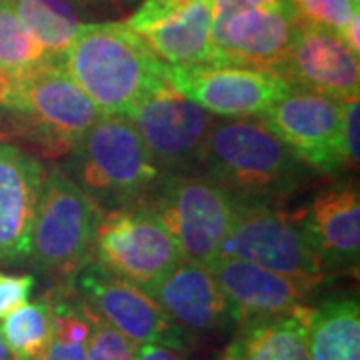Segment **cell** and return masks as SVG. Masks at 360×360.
Segmentation results:
<instances>
[{
  "instance_id": "obj_25",
  "label": "cell",
  "mask_w": 360,
  "mask_h": 360,
  "mask_svg": "<svg viewBox=\"0 0 360 360\" xmlns=\"http://www.w3.org/2000/svg\"><path fill=\"white\" fill-rule=\"evenodd\" d=\"M89 319L90 335L86 340V360H134L136 347L127 336L120 335L90 309Z\"/></svg>"
},
{
  "instance_id": "obj_23",
  "label": "cell",
  "mask_w": 360,
  "mask_h": 360,
  "mask_svg": "<svg viewBox=\"0 0 360 360\" xmlns=\"http://www.w3.org/2000/svg\"><path fill=\"white\" fill-rule=\"evenodd\" d=\"M2 338L13 360H40L52 340V304L49 295L26 302L2 319Z\"/></svg>"
},
{
  "instance_id": "obj_9",
  "label": "cell",
  "mask_w": 360,
  "mask_h": 360,
  "mask_svg": "<svg viewBox=\"0 0 360 360\" xmlns=\"http://www.w3.org/2000/svg\"><path fill=\"white\" fill-rule=\"evenodd\" d=\"M70 284L94 314L127 336L134 347L165 345L186 350L191 345V335L170 321L153 296L141 286L106 272L94 260L80 270Z\"/></svg>"
},
{
  "instance_id": "obj_12",
  "label": "cell",
  "mask_w": 360,
  "mask_h": 360,
  "mask_svg": "<svg viewBox=\"0 0 360 360\" xmlns=\"http://www.w3.org/2000/svg\"><path fill=\"white\" fill-rule=\"evenodd\" d=\"M129 118L162 174L193 172L200 167L208 132L217 120L172 86L144 101Z\"/></svg>"
},
{
  "instance_id": "obj_1",
  "label": "cell",
  "mask_w": 360,
  "mask_h": 360,
  "mask_svg": "<svg viewBox=\"0 0 360 360\" xmlns=\"http://www.w3.org/2000/svg\"><path fill=\"white\" fill-rule=\"evenodd\" d=\"M63 63L101 115L129 118L170 86L167 63L127 22L82 25Z\"/></svg>"
},
{
  "instance_id": "obj_17",
  "label": "cell",
  "mask_w": 360,
  "mask_h": 360,
  "mask_svg": "<svg viewBox=\"0 0 360 360\" xmlns=\"http://www.w3.org/2000/svg\"><path fill=\"white\" fill-rule=\"evenodd\" d=\"M208 270L226 298L234 322L295 310L314 292L307 284L234 258H214Z\"/></svg>"
},
{
  "instance_id": "obj_27",
  "label": "cell",
  "mask_w": 360,
  "mask_h": 360,
  "mask_svg": "<svg viewBox=\"0 0 360 360\" xmlns=\"http://www.w3.org/2000/svg\"><path fill=\"white\" fill-rule=\"evenodd\" d=\"M34 283L32 274H11L0 270V321L28 302Z\"/></svg>"
},
{
  "instance_id": "obj_29",
  "label": "cell",
  "mask_w": 360,
  "mask_h": 360,
  "mask_svg": "<svg viewBox=\"0 0 360 360\" xmlns=\"http://www.w3.org/2000/svg\"><path fill=\"white\" fill-rule=\"evenodd\" d=\"M191 2H193V0H144V4H142L141 8L127 20V25H129L134 32H139L144 26L153 25V22L165 18L168 14L176 13L179 8L191 4Z\"/></svg>"
},
{
  "instance_id": "obj_4",
  "label": "cell",
  "mask_w": 360,
  "mask_h": 360,
  "mask_svg": "<svg viewBox=\"0 0 360 360\" xmlns=\"http://www.w3.org/2000/svg\"><path fill=\"white\" fill-rule=\"evenodd\" d=\"M65 158L63 172L103 210L141 202L162 174L127 116H98Z\"/></svg>"
},
{
  "instance_id": "obj_33",
  "label": "cell",
  "mask_w": 360,
  "mask_h": 360,
  "mask_svg": "<svg viewBox=\"0 0 360 360\" xmlns=\"http://www.w3.org/2000/svg\"><path fill=\"white\" fill-rule=\"evenodd\" d=\"M246 6L262 8V11H276V13H295L292 0H243Z\"/></svg>"
},
{
  "instance_id": "obj_34",
  "label": "cell",
  "mask_w": 360,
  "mask_h": 360,
  "mask_svg": "<svg viewBox=\"0 0 360 360\" xmlns=\"http://www.w3.org/2000/svg\"><path fill=\"white\" fill-rule=\"evenodd\" d=\"M0 360H13L11 352H8V347H6V342L2 338V333H0Z\"/></svg>"
},
{
  "instance_id": "obj_24",
  "label": "cell",
  "mask_w": 360,
  "mask_h": 360,
  "mask_svg": "<svg viewBox=\"0 0 360 360\" xmlns=\"http://www.w3.org/2000/svg\"><path fill=\"white\" fill-rule=\"evenodd\" d=\"M49 56L14 13L11 0H0V78L20 77Z\"/></svg>"
},
{
  "instance_id": "obj_31",
  "label": "cell",
  "mask_w": 360,
  "mask_h": 360,
  "mask_svg": "<svg viewBox=\"0 0 360 360\" xmlns=\"http://www.w3.org/2000/svg\"><path fill=\"white\" fill-rule=\"evenodd\" d=\"M134 360H188L184 350L165 345H139L134 350Z\"/></svg>"
},
{
  "instance_id": "obj_18",
  "label": "cell",
  "mask_w": 360,
  "mask_h": 360,
  "mask_svg": "<svg viewBox=\"0 0 360 360\" xmlns=\"http://www.w3.org/2000/svg\"><path fill=\"white\" fill-rule=\"evenodd\" d=\"M312 248L326 274L352 270L360 255V196L356 184L326 188L302 212Z\"/></svg>"
},
{
  "instance_id": "obj_7",
  "label": "cell",
  "mask_w": 360,
  "mask_h": 360,
  "mask_svg": "<svg viewBox=\"0 0 360 360\" xmlns=\"http://www.w3.org/2000/svg\"><path fill=\"white\" fill-rule=\"evenodd\" d=\"M179 243L184 260L208 266L234 219L236 198L205 172L160 174L146 196Z\"/></svg>"
},
{
  "instance_id": "obj_21",
  "label": "cell",
  "mask_w": 360,
  "mask_h": 360,
  "mask_svg": "<svg viewBox=\"0 0 360 360\" xmlns=\"http://www.w3.org/2000/svg\"><path fill=\"white\" fill-rule=\"evenodd\" d=\"M310 360H360L359 298L340 295L326 298L309 314Z\"/></svg>"
},
{
  "instance_id": "obj_30",
  "label": "cell",
  "mask_w": 360,
  "mask_h": 360,
  "mask_svg": "<svg viewBox=\"0 0 360 360\" xmlns=\"http://www.w3.org/2000/svg\"><path fill=\"white\" fill-rule=\"evenodd\" d=\"M40 360H86V342H65L52 338Z\"/></svg>"
},
{
  "instance_id": "obj_35",
  "label": "cell",
  "mask_w": 360,
  "mask_h": 360,
  "mask_svg": "<svg viewBox=\"0 0 360 360\" xmlns=\"http://www.w3.org/2000/svg\"><path fill=\"white\" fill-rule=\"evenodd\" d=\"M352 2H354V4H356V6H359V0H352Z\"/></svg>"
},
{
  "instance_id": "obj_11",
  "label": "cell",
  "mask_w": 360,
  "mask_h": 360,
  "mask_svg": "<svg viewBox=\"0 0 360 360\" xmlns=\"http://www.w3.org/2000/svg\"><path fill=\"white\" fill-rule=\"evenodd\" d=\"M260 118L310 170L338 176L342 153V103L312 90L292 86Z\"/></svg>"
},
{
  "instance_id": "obj_3",
  "label": "cell",
  "mask_w": 360,
  "mask_h": 360,
  "mask_svg": "<svg viewBox=\"0 0 360 360\" xmlns=\"http://www.w3.org/2000/svg\"><path fill=\"white\" fill-rule=\"evenodd\" d=\"M0 110L18 139L51 160L65 158L101 116L63 58H46L20 77L0 78Z\"/></svg>"
},
{
  "instance_id": "obj_36",
  "label": "cell",
  "mask_w": 360,
  "mask_h": 360,
  "mask_svg": "<svg viewBox=\"0 0 360 360\" xmlns=\"http://www.w3.org/2000/svg\"><path fill=\"white\" fill-rule=\"evenodd\" d=\"M292 2H295V4H296V2H298V0H292Z\"/></svg>"
},
{
  "instance_id": "obj_15",
  "label": "cell",
  "mask_w": 360,
  "mask_h": 360,
  "mask_svg": "<svg viewBox=\"0 0 360 360\" xmlns=\"http://www.w3.org/2000/svg\"><path fill=\"white\" fill-rule=\"evenodd\" d=\"M298 18L295 13L248 8L212 25V44L222 63L264 68L283 75Z\"/></svg>"
},
{
  "instance_id": "obj_8",
  "label": "cell",
  "mask_w": 360,
  "mask_h": 360,
  "mask_svg": "<svg viewBox=\"0 0 360 360\" xmlns=\"http://www.w3.org/2000/svg\"><path fill=\"white\" fill-rule=\"evenodd\" d=\"M92 260L144 290L165 278L184 258L167 224L144 198L134 205L103 210Z\"/></svg>"
},
{
  "instance_id": "obj_10",
  "label": "cell",
  "mask_w": 360,
  "mask_h": 360,
  "mask_svg": "<svg viewBox=\"0 0 360 360\" xmlns=\"http://www.w3.org/2000/svg\"><path fill=\"white\" fill-rule=\"evenodd\" d=\"M167 80L210 115L229 118L260 116L292 89L281 72L231 63L167 65Z\"/></svg>"
},
{
  "instance_id": "obj_28",
  "label": "cell",
  "mask_w": 360,
  "mask_h": 360,
  "mask_svg": "<svg viewBox=\"0 0 360 360\" xmlns=\"http://www.w3.org/2000/svg\"><path fill=\"white\" fill-rule=\"evenodd\" d=\"M359 98H350L342 103V153H345L347 170H359Z\"/></svg>"
},
{
  "instance_id": "obj_13",
  "label": "cell",
  "mask_w": 360,
  "mask_h": 360,
  "mask_svg": "<svg viewBox=\"0 0 360 360\" xmlns=\"http://www.w3.org/2000/svg\"><path fill=\"white\" fill-rule=\"evenodd\" d=\"M283 75L292 86L330 96L338 103L359 98V54L350 51L336 32L322 26L298 20Z\"/></svg>"
},
{
  "instance_id": "obj_5",
  "label": "cell",
  "mask_w": 360,
  "mask_h": 360,
  "mask_svg": "<svg viewBox=\"0 0 360 360\" xmlns=\"http://www.w3.org/2000/svg\"><path fill=\"white\" fill-rule=\"evenodd\" d=\"M103 208L96 206L63 168L44 172L30 236V262L54 284H70L94 258V234Z\"/></svg>"
},
{
  "instance_id": "obj_26",
  "label": "cell",
  "mask_w": 360,
  "mask_h": 360,
  "mask_svg": "<svg viewBox=\"0 0 360 360\" xmlns=\"http://www.w3.org/2000/svg\"><path fill=\"white\" fill-rule=\"evenodd\" d=\"M295 11L300 22L322 26L338 34L359 14V6L352 0H298Z\"/></svg>"
},
{
  "instance_id": "obj_16",
  "label": "cell",
  "mask_w": 360,
  "mask_h": 360,
  "mask_svg": "<svg viewBox=\"0 0 360 360\" xmlns=\"http://www.w3.org/2000/svg\"><path fill=\"white\" fill-rule=\"evenodd\" d=\"M188 335H210L232 324V312L208 266L180 260L165 278L144 288Z\"/></svg>"
},
{
  "instance_id": "obj_20",
  "label": "cell",
  "mask_w": 360,
  "mask_h": 360,
  "mask_svg": "<svg viewBox=\"0 0 360 360\" xmlns=\"http://www.w3.org/2000/svg\"><path fill=\"white\" fill-rule=\"evenodd\" d=\"M136 34L167 65L222 63L212 44L210 0H193L176 13L141 28Z\"/></svg>"
},
{
  "instance_id": "obj_19",
  "label": "cell",
  "mask_w": 360,
  "mask_h": 360,
  "mask_svg": "<svg viewBox=\"0 0 360 360\" xmlns=\"http://www.w3.org/2000/svg\"><path fill=\"white\" fill-rule=\"evenodd\" d=\"M310 307L252 316L236 322V335L224 348L220 360H310Z\"/></svg>"
},
{
  "instance_id": "obj_6",
  "label": "cell",
  "mask_w": 360,
  "mask_h": 360,
  "mask_svg": "<svg viewBox=\"0 0 360 360\" xmlns=\"http://www.w3.org/2000/svg\"><path fill=\"white\" fill-rule=\"evenodd\" d=\"M217 258L243 260L314 290L328 278L302 224V212L288 214L274 202L236 198L234 219Z\"/></svg>"
},
{
  "instance_id": "obj_2",
  "label": "cell",
  "mask_w": 360,
  "mask_h": 360,
  "mask_svg": "<svg viewBox=\"0 0 360 360\" xmlns=\"http://www.w3.org/2000/svg\"><path fill=\"white\" fill-rule=\"evenodd\" d=\"M200 167L234 198L262 202L295 194L310 176V168L260 116L214 120Z\"/></svg>"
},
{
  "instance_id": "obj_14",
  "label": "cell",
  "mask_w": 360,
  "mask_h": 360,
  "mask_svg": "<svg viewBox=\"0 0 360 360\" xmlns=\"http://www.w3.org/2000/svg\"><path fill=\"white\" fill-rule=\"evenodd\" d=\"M44 172L37 156L0 139V264H18L30 255Z\"/></svg>"
},
{
  "instance_id": "obj_22",
  "label": "cell",
  "mask_w": 360,
  "mask_h": 360,
  "mask_svg": "<svg viewBox=\"0 0 360 360\" xmlns=\"http://www.w3.org/2000/svg\"><path fill=\"white\" fill-rule=\"evenodd\" d=\"M20 22L49 58H65L77 37L80 0H11Z\"/></svg>"
},
{
  "instance_id": "obj_32",
  "label": "cell",
  "mask_w": 360,
  "mask_h": 360,
  "mask_svg": "<svg viewBox=\"0 0 360 360\" xmlns=\"http://www.w3.org/2000/svg\"><path fill=\"white\" fill-rule=\"evenodd\" d=\"M359 30H360V18L359 14L348 22L340 32H338V37L345 40V44H347L350 51L354 52V54H359L360 52V39H359Z\"/></svg>"
}]
</instances>
